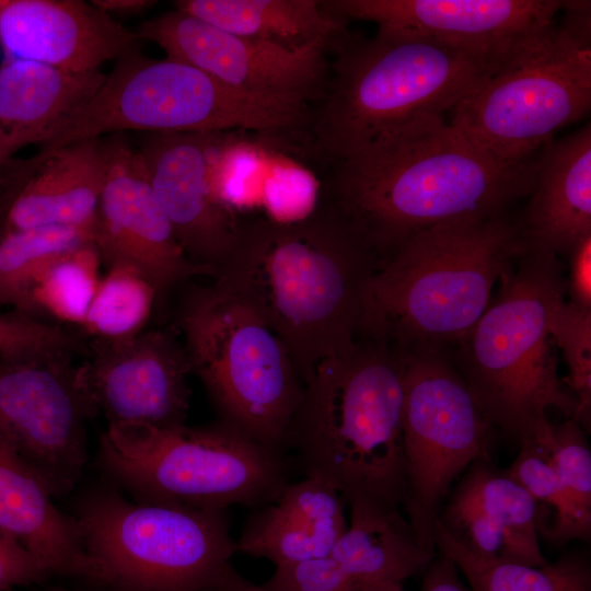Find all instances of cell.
Returning <instances> with one entry per match:
<instances>
[{
    "mask_svg": "<svg viewBox=\"0 0 591 591\" xmlns=\"http://www.w3.org/2000/svg\"><path fill=\"white\" fill-rule=\"evenodd\" d=\"M137 34L166 58L188 63L232 89L313 105L329 71L332 44L300 49L239 36L178 10L144 21Z\"/></svg>",
    "mask_w": 591,
    "mask_h": 591,
    "instance_id": "cell-14",
    "label": "cell"
},
{
    "mask_svg": "<svg viewBox=\"0 0 591 591\" xmlns=\"http://www.w3.org/2000/svg\"><path fill=\"white\" fill-rule=\"evenodd\" d=\"M106 482L140 501L262 508L290 483L281 452L221 422L108 425L97 448Z\"/></svg>",
    "mask_w": 591,
    "mask_h": 591,
    "instance_id": "cell-8",
    "label": "cell"
},
{
    "mask_svg": "<svg viewBox=\"0 0 591 591\" xmlns=\"http://www.w3.org/2000/svg\"><path fill=\"white\" fill-rule=\"evenodd\" d=\"M560 0H320L345 22L370 21L378 28L445 43L497 61L508 60L555 22Z\"/></svg>",
    "mask_w": 591,
    "mask_h": 591,
    "instance_id": "cell-17",
    "label": "cell"
},
{
    "mask_svg": "<svg viewBox=\"0 0 591 591\" xmlns=\"http://www.w3.org/2000/svg\"><path fill=\"white\" fill-rule=\"evenodd\" d=\"M420 591H472L460 578L456 565L447 556L433 558L425 570Z\"/></svg>",
    "mask_w": 591,
    "mask_h": 591,
    "instance_id": "cell-40",
    "label": "cell"
},
{
    "mask_svg": "<svg viewBox=\"0 0 591 591\" xmlns=\"http://www.w3.org/2000/svg\"><path fill=\"white\" fill-rule=\"evenodd\" d=\"M105 74L71 73L5 57L0 67V165L19 149L44 143L95 94Z\"/></svg>",
    "mask_w": 591,
    "mask_h": 591,
    "instance_id": "cell-25",
    "label": "cell"
},
{
    "mask_svg": "<svg viewBox=\"0 0 591 591\" xmlns=\"http://www.w3.org/2000/svg\"><path fill=\"white\" fill-rule=\"evenodd\" d=\"M174 327L219 420L281 452L304 382L275 332L213 282L186 290Z\"/></svg>",
    "mask_w": 591,
    "mask_h": 591,
    "instance_id": "cell-11",
    "label": "cell"
},
{
    "mask_svg": "<svg viewBox=\"0 0 591 591\" xmlns=\"http://www.w3.org/2000/svg\"><path fill=\"white\" fill-rule=\"evenodd\" d=\"M275 172L259 190L258 202L270 220L294 222L308 217L320 198L314 179L303 172Z\"/></svg>",
    "mask_w": 591,
    "mask_h": 591,
    "instance_id": "cell-36",
    "label": "cell"
},
{
    "mask_svg": "<svg viewBox=\"0 0 591 591\" xmlns=\"http://www.w3.org/2000/svg\"><path fill=\"white\" fill-rule=\"evenodd\" d=\"M551 337L561 350L568 368L563 383L577 401L575 420L590 431L591 417V309L571 302H561L557 308Z\"/></svg>",
    "mask_w": 591,
    "mask_h": 591,
    "instance_id": "cell-33",
    "label": "cell"
},
{
    "mask_svg": "<svg viewBox=\"0 0 591 591\" xmlns=\"http://www.w3.org/2000/svg\"><path fill=\"white\" fill-rule=\"evenodd\" d=\"M532 37L449 112V125L493 158L521 164L591 107V2Z\"/></svg>",
    "mask_w": 591,
    "mask_h": 591,
    "instance_id": "cell-10",
    "label": "cell"
},
{
    "mask_svg": "<svg viewBox=\"0 0 591 591\" xmlns=\"http://www.w3.org/2000/svg\"><path fill=\"white\" fill-rule=\"evenodd\" d=\"M175 9L222 31L300 49L328 43L347 24L328 14L320 0H178Z\"/></svg>",
    "mask_w": 591,
    "mask_h": 591,
    "instance_id": "cell-27",
    "label": "cell"
},
{
    "mask_svg": "<svg viewBox=\"0 0 591 591\" xmlns=\"http://www.w3.org/2000/svg\"><path fill=\"white\" fill-rule=\"evenodd\" d=\"M217 132H149L138 150L153 193L186 256L217 268L239 236V213L217 201L209 179L210 150Z\"/></svg>",
    "mask_w": 591,
    "mask_h": 591,
    "instance_id": "cell-18",
    "label": "cell"
},
{
    "mask_svg": "<svg viewBox=\"0 0 591 591\" xmlns=\"http://www.w3.org/2000/svg\"><path fill=\"white\" fill-rule=\"evenodd\" d=\"M525 213L520 219L528 250L567 255L591 234V125L549 143Z\"/></svg>",
    "mask_w": 591,
    "mask_h": 591,
    "instance_id": "cell-22",
    "label": "cell"
},
{
    "mask_svg": "<svg viewBox=\"0 0 591 591\" xmlns=\"http://www.w3.org/2000/svg\"><path fill=\"white\" fill-rule=\"evenodd\" d=\"M102 11L107 14H137L143 12L157 2L152 0H92Z\"/></svg>",
    "mask_w": 591,
    "mask_h": 591,
    "instance_id": "cell-41",
    "label": "cell"
},
{
    "mask_svg": "<svg viewBox=\"0 0 591 591\" xmlns=\"http://www.w3.org/2000/svg\"><path fill=\"white\" fill-rule=\"evenodd\" d=\"M350 521L328 555L358 591L385 583H403L425 571L436 552L422 547L398 510L351 505Z\"/></svg>",
    "mask_w": 591,
    "mask_h": 591,
    "instance_id": "cell-26",
    "label": "cell"
},
{
    "mask_svg": "<svg viewBox=\"0 0 591 591\" xmlns=\"http://www.w3.org/2000/svg\"><path fill=\"white\" fill-rule=\"evenodd\" d=\"M437 520L466 551L484 559L542 566L537 509L526 490L489 461L472 464Z\"/></svg>",
    "mask_w": 591,
    "mask_h": 591,
    "instance_id": "cell-20",
    "label": "cell"
},
{
    "mask_svg": "<svg viewBox=\"0 0 591 591\" xmlns=\"http://www.w3.org/2000/svg\"><path fill=\"white\" fill-rule=\"evenodd\" d=\"M506 61L430 38L348 30L332 44L328 78L310 106L305 144L329 164L381 137L452 111Z\"/></svg>",
    "mask_w": 591,
    "mask_h": 591,
    "instance_id": "cell-4",
    "label": "cell"
},
{
    "mask_svg": "<svg viewBox=\"0 0 591 591\" xmlns=\"http://www.w3.org/2000/svg\"><path fill=\"white\" fill-rule=\"evenodd\" d=\"M73 357L0 358V434L54 498L70 494L82 478L86 425L97 415Z\"/></svg>",
    "mask_w": 591,
    "mask_h": 591,
    "instance_id": "cell-13",
    "label": "cell"
},
{
    "mask_svg": "<svg viewBox=\"0 0 591 591\" xmlns=\"http://www.w3.org/2000/svg\"><path fill=\"white\" fill-rule=\"evenodd\" d=\"M403 351L406 494L402 506L418 543L434 552L440 506L461 473L478 461H489L493 426L445 349Z\"/></svg>",
    "mask_w": 591,
    "mask_h": 591,
    "instance_id": "cell-12",
    "label": "cell"
},
{
    "mask_svg": "<svg viewBox=\"0 0 591 591\" xmlns=\"http://www.w3.org/2000/svg\"><path fill=\"white\" fill-rule=\"evenodd\" d=\"M142 42L91 1H0V43L9 58L88 73L141 50Z\"/></svg>",
    "mask_w": 591,
    "mask_h": 591,
    "instance_id": "cell-19",
    "label": "cell"
},
{
    "mask_svg": "<svg viewBox=\"0 0 591 591\" xmlns=\"http://www.w3.org/2000/svg\"><path fill=\"white\" fill-rule=\"evenodd\" d=\"M259 587L264 591H358L328 554L276 566L271 577Z\"/></svg>",
    "mask_w": 591,
    "mask_h": 591,
    "instance_id": "cell-37",
    "label": "cell"
},
{
    "mask_svg": "<svg viewBox=\"0 0 591 591\" xmlns=\"http://www.w3.org/2000/svg\"><path fill=\"white\" fill-rule=\"evenodd\" d=\"M72 515L107 591H234L244 579L225 510L135 500L104 482Z\"/></svg>",
    "mask_w": 591,
    "mask_h": 591,
    "instance_id": "cell-7",
    "label": "cell"
},
{
    "mask_svg": "<svg viewBox=\"0 0 591 591\" xmlns=\"http://www.w3.org/2000/svg\"><path fill=\"white\" fill-rule=\"evenodd\" d=\"M235 591H264L259 586L251 583L246 579L236 588ZM361 591H405L403 583L385 582L369 587Z\"/></svg>",
    "mask_w": 591,
    "mask_h": 591,
    "instance_id": "cell-42",
    "label": "cell"
},
{
    "mask_svg": "<svg viewBox=\"0 0 591 591\" xmlns=\"http://www.w3.org/2000/svg\"><path fill=\"white\" fill-rule=\"evenodd\" d=\"M94 233L95 228L80 227L4 233L0 241V303L31 313L30 291L35 279L60 256L94 242Z\"/></svg>",
    "mask_w": 591,
    "mask_h": 591,
    "instance_id": "cell-30",
    "label": "cell"
},
{
    "mask_svg": "<svg viewBox=\"0 0 591 591\" xmlns=\"http://www.w3.org/2000/svg\"><path fill=\"white\" fill-rule=\"evenodd\" d=\"M404 393V351L357 338L317 364L283 447L348 507L398 510L406 494Z\"/></svg>",
    "mask_w": 591,
    "mask_h": 591,
    "instance_id": "cell-3",
    "label": "cell"
},
{
    "mask_svg": "<svg viewBox=\"0 0 591 591\" xmlns=\"http://www.w3.org/2000/svg\"><path fill=\"white\" fill-rule=\"evenodd\" d=\"M343 496L327 483L304 477L246 522L237 553L281 566L327 555L347 528Z\"/></svg>",
    "mask_w": 591,
    "mask_h": 591,
    "instance_id": "cell-24",
    "label": "cell"
},
{
    "mask_svg": "<svg viewBox=\"0 0 591 591\" xmlns=\"http://www.w3.org/2000/svg\"><path fill=\"white\" fill-rule=\"evenodd\" d=\"M158 304L152 285L128 266L108 267L79 332L92 340H117L146 329Z\"/></svg>",
    "mask_w": 591,
    "mask_h": 591,
    "instance_id": "cell-31",
    "label": "cell"
},
{
    "mask_svg": "<svg viewBox=\"0 0 591 591\" xmlns=\"http://www.w3.org/2000/svg\"><path fill=\"white\" fill-rule=\"evenodd\" d=\"M382 258L361 225L324 190L304 219L242 220L213 283L281 339L304 384L357 339L367 283Z\"/></svg>",
    "mask_w": 591,
    "mask_h": 591,
    "instance_id": "cell-1",
    "label": "cell"
},
{
    "mask_svg": "<svg viewBox=\"0 0 591 591\" xmlns=\"http://www.w3.org/2000/svg\"><path fill=\"white\" fill-rule=\"evenodd\" d=\"M101 146L104 179L94 243L102 264L136 269L155 289L158 304L192 278H212L215 273L194 264L178 244L139 150L121 134L101 139Z\"/></svg>",
    "mask_w": 591,
    "mask_h": 591,
    "instance_id": "cell-15",
    "label": "cell"
},
{
    "mask_svg": "<svg viewBox=\"0 0 591 591\" xmlns=\"http://www.w3.org/2000/svg\"><path fill=\"white\" fill-rule=\"evenodd\" d=\"M450 356L493 427L519 444L549 408L575 419L577 401L557 372L551 326L565 301L558 257L526 250Z\"/></svg>",
    "mask_w": 591,
    "mask_h": 591,
    "instance_id": "cell-6",
    "label": "cell"
},
{
    "mask_svg": "<svg viewBox=\"0 0 591 591\" xmlns=\"http://www.w3.org/2000/svg\"><path fill=\"white\" fill-rule=\"evenodd\" d=\"M526 250L520 220L508 213L415 233L370 277L357 338L401 350L454 347Z\"/></svg>",
    "mask_w": 591,
    "mask_h": 591,
    "instance_id": "cell-5",
    "label": "cell"
},
{
    "mask_svg": "<svg viewBox=\"0 0 591 591\" xmlns=\"http://www.w3.org/2000/svg\"><path fill=\"white\" fill-rule=\"evenodd\" d=\"M101 264L94 242L54 260L31 288V313L80 329L102 277Z\"/></svg>",
    "mask_w": 591,
    "mask_h": 591,
    "instance_id": "cell-32",
    "label": "cell"
},
{
    "mask_svg": "<svg viewBox=\"0 0 591 591\" xmlns=\"http://www.w3.org/2000/svg\"><path fill=\"white\" fill-rule=\"evenodd\" d=\"M538 163L498 161L438 116L332 163L324 190L384 259L419 231L506 215L531 194Z\"/></svg>",
    "mask_w": 591,
    "mask_h": 591,
    "instance_id": "cell-2",
    "label": "cell"
},
{
    "mask_svg": "<svg viewBox=\"0 0 591 591\" xmlns=\"http://www.w3.org/2000/svg\"><path fill=\"white\" fill-rule=\"evenodd\" d=\"M434 547L450 558L472 591H591V570L586 559L568 555L542 566L480 558L460 545L436 519Z\"/></svg>",
    "mask_w": 591,
    "mask_h": 591,
    "instance_id": "cell-28",
    "label": "cell"
},
{
    "mask_svg": "<svg viewBox=\"0 0 591 591\" xmlns=\"http://www.w3.org/2000/svg\"><path fill=\"white\" fill-rule=\"evenodd\" d=\"M308 123L306 104L248 94L183 61L151 59L137 50L116 61L91 100L40 144L39 152L125 130H243L298 138Z\"/></svg>",
    "mask_w": 591,
    "mask_h": 591,
    "instance_id": "cell-9",
    "label": "cell"
},
{
    "mask_svg": "<svg viewBox=\"0 0 591 591\" xmlns=\"http://www.w3.org/2000/svg\"><path fill=\"white\" fill-rule=\"evenodd\" d=\"M587 431L572 418L548 429V445L560 484L569 499L591 513V451Z\"/></svg>",
    "mask_w": 591,
    "mask_h": 591,
    "instance_id": "cell-35",
    "label": "cell"
},
{
    "mask_svg": "<svg viewBox=\"0 0 591 591\" xmlns=\"http://www.w3.org/2000/svg\"><path fill=\"white\" fill-rule=\"evenodd\" d=\"M569 256L566 292L571 303L591 309V234L581 237L567 254Z\"/></svg>",
    "mask_w": 591,
    "mask_h": 591,
    "instance_id": "cell-39",
    "label": "cell"
},
{
    "mask_svg": "<svg viewBox=\"0 0 591 591\" xmlns=\"http://www.w3.org/2000/svg\"><path fill=\"white\" fill-rule=\"evenodd\" d=\"M549 420L528 439L507 472L531 496L537 509V532L551 543L565 545L572 540H589L591 513L579 509L565 493L553 463Z\"/></svg>",
    "mask_w": 591,
    "mask_h": 591,
    "instance_id": "cell-29",
    "label": "cell"
},
{
    "mask_svg": "<svg viewBox=\"0 0 591 591\" xmlns=\"http://www.w3.org/2000/svg\"><path fill=\"white\" fill-rule=\"evenodd\" d=\"M50 576L31 552L0 531V591L38 583Z\"/></svg>",
    "mask_w": 591,
    "mask_h": 591,
    "instance_id": "cell-38",
    "label": "cell"
},
{
    "mask_svg": "<svg viewBox=\"0 0 591 591\" xmlns=\"http://www.w3.org/2000/svg\"><path fill=\"white\" fill-rule=\"evenodd\" d=\"M80 375L108 425L185 424L192 373L175 327L144 329L117 340H92Z\"/></svg>",
    "mask_w": 591,
    "mask_h": 591,
    "instance_id": "cell-16",
    "label": "cell"
},
{
    "mask_svg": "<svg viewBox=\"0 0 591 591\" xmlns=\"http://www.w3.org/2000/svg\"><path fill=\"white\" fill-rule=\"evenodd\" d=\"M89 345L79 331L42 316L15 310L0 314V358L44 352L86 355Z\"/></svg>",
    "mask_w": 591,
    "mask_h": 591,
    "instance_id": "cell-34",
    "label": "cell"
},
{
    "mask_svg": "<svg viewBox=\"0 0 591 591\" xmlns=\"http://www.w3.org/2000/svg\"><path fill=\"white\" fill-rule=\"evenodd\" d=\"M8 209L4 233L39 227L95 228L104 179L101 138L39 152Z\"/></svg>",
    "mask_w": 591,
    "mask_h": 591,
    "instance_id": "cell-23",
    "label": "cell"
},
{
    "mask_svg": "<svg viewBox=\"0 0 591 591\" xmlns=\"http://www.w3.org/2000/svg\"><path fill=\"white\" fill-rule=\"evenodd\" d=\"M0 434V531L31 552L53 575L95 582L80 528Z\"/></svg>",
    "mask_w": 591,
    "mask_h": 591,
    "instance_id": "cell-21",
    "label": "cell"
},
{
    "mask_svg": "<svg viewBox=\"0 0 591 591\" xmlns=\"http://www.w3.org/2000/svg\"><path fill=\"white\" fill-rule=\"evenodd\" d=\"M43 591H86V590H80V589H71L66 587H49L47 589H44Z\"/></svg>",
    "mask_w": 591,
    "mask_h": 591,
    "instance_id": "cell-43",
    "label": "cell"
}]
</instances>
